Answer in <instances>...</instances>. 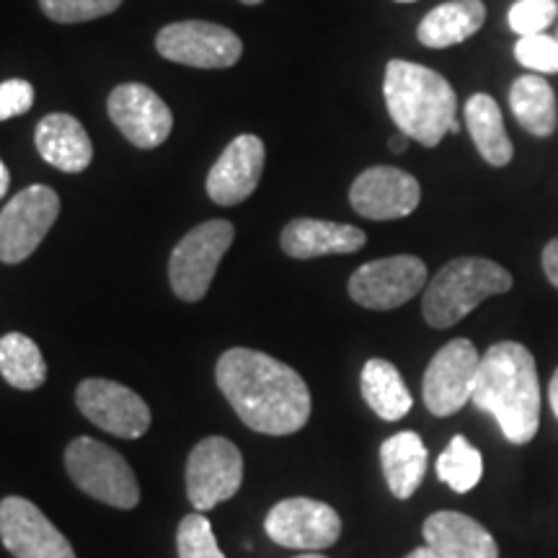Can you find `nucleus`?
I'll use <instances>...</instances> for the list:
<instances>
[{"label":"nucleus","mask_w":558,"mask_h":558,"mask_svg":"<svg viewBox=\"0 0 558 558\" xmlns=\"http://www.w3.org/2000/svg\"><path fill=\"white\" fill-rule=\"evenodd\" d=\"M215 380L235 414L259 435H295L311 418V390L290 365L259 349L233 347L218 360Z\"/></svg>","instance_id":"obj_1"},{"label":"nucleus","mask_w":558,"mask_h":558,"mask_svg":"<svg viewBox=\"0 0 558 558\" xmlns=\"http://www.w3.org/2000/svg\"><path fill=\"white\" fill-rule=\"evenodd\" d=\"M473 407L499 422L512 445H527L541 427L538 365L520 341H499L481 354L473 380Z\"/></svg>","instance_id":"obj_2"},{"label":"nucleus","mask_w":558,"mask_h":558,"mask_svg":"<svg viewBox=\"0 0 558 558\" xmlns=\"http://www.w3.org/2000/svg\"><path fill=\"white\" fill-rule=\"evenodd\" d=\"M383 96L399 132L422 143L424 148H437L448 132H460L456 90L437 70L409 60H390Z\"/></svg>","instance_id":"obj_3"},{"label":"nucleus","mask_w":558,"mask_h":558,"mask_svg":"<svg viewBox=\"0 0 558 558\" xmlns=\"http://www.w3.org/2000/svg\"><path fill=\"white\" fill-rule=\"evenodd\" d=\"M512 290V275L497 262L460 256L445 264L424 288L422 313L432 329H450L476 311L486 298Z\"/></svg>","instance_id":"obj_4"},{"label":"nucleus","mask_w":558,"mask_h":558,"mask_svg":"<svg viewBox=\"0 0 558 558\" xmlns=\"http://www.w3.org/2000/svg\"><path fill=\"white\" fill-rule=\"evenodd\" d=\"M65 469L73 484L90 499L117 509L140 505V484L135 471L120 452L94 437H78L68 445Z\"/></svg>","instance_id":"obj_5"},{"label":"nucleus","mask_w":558,"mask_h":558,"mask_svg":"<svg viewBox=\"0 0 558 558\" xmlns=\"http://www.w3.org/2000/svg\"><path fill=\"white\" fill-rule=\"evenodd\" d=\"M235 228L228 220H207L192 228L171 251L169 279L173 295L184 303H199L213 284L222 256L233 246Z\"/></svg>","instance_id":"obj_6"},{"label":"nucleus","mask_w":558,"mask_h":558,"mask_svg":"<svg viewBox=\"0 0 558 558\" xmlns=\"http://www.w3.org/2000/svg\"><path fill=\"white\" fill-rule=\"evenodd\" d=\"M60 215L58 192L45 184L21 190L0 213V262H26Z\"/></svg>","instance_id":"obj_7"},{"label":"nucleus","mask_w":558,"mask_h":558,"mask_svg":"<svg viewBox=\"0 0 558 558\" xmlns=\"http://www.w3.org/2000/svg\"><path fill=\"white\" fill-rule=\"evenodd\" d=\"M427 288V264L418 256L399 254L367 262L349 277V298L362 308L393 311Z\"/></svg>","instance_id":"obj_8"},{"label":"nucleus","mask_w":558,"mask_h":558,"mask_svg":"<svg viewBox=\"0 0 558 558\" xmlns=\"http://www.w3.org/2000/svg\"><path fill=\"white\" fill-rule=\"evenodd\" d=\"M243 484V456L226 437H207L194 445L186 460V497L197 512H209L233 499Z\"/></svg>","instance_id":"obj_9"},{"label":"nucleus","mask_w":558,"mask_h":558,"mask_svg":"<svg viewBox=\"0 0 558 558\" xmlns=\"http://www.w3.org/2000/svg\"><path fill=\"white\" fill-rule=\"evenodd\" d=\"M156 50L179 65L222 70L233 68L243 54V41L228 26L209 21H179L158 32Z\"/></svg>","instance_id":"obj_10"},{"label":"nucleus","mask_w":558,"mask_h":558,"mask_svg":"<svg viewBox=\"0 0 558 558\" xmlns=\"http://www.w3.org/2000/svg\"><path fill=\"white\" fill-rule=\"evenodd\" d=\"M264 530L277 546L318 554L339 541L341 518L326 501L292 497L269 509Z\"/></svg>","instance_id":"obj_11"},{"label":"nucleus","mask_w":558,"mask_h":558,"mask_svg":"<svg viewBox=\"0 0 558 558\" xmlns=\"http://www.w3.org/2000/svg\"><path fill=\"white\" fill-rule=\"evenodd\" d=\"M481 354L471 339H452L432 357L424 373V407L435 416L458 414L473 396Z\"/></svg>","instance_id":"obj_12"},{"label":"nucleus","mask_w":558,"mask_h":558,"mask_svg":"<svg viewBox=\"0 0 558 558\" xmlns=\"http://www.w3.org/2000/svg\"><path fill=\"white\" fill-rule=\"evenodd\" d=\"M75 403L90 424L109 435L135 439L150 429V409L135 390L117 380L88 378L75 390Z\"/></svg>","instance_id":"obj_13"},{"label":"nucleus","mask_w":558,"mask_h":558,"mask_svg":"<svg viewBox=\"0 0 558 558\" xmlns=\"http://www.w3.org/2000/svg\"><path fill=\"white\" fill-rule=\"evenodd\" d=\"M109 120L140 150H153L169 140L173 114L156 90L143 83H122L109 94Z\"/></svg>","instance_id":"obj_14"},{"label":"nucleus","mask_w":558,"mask_h":558,"mask_svg":"<svg viewBox=\"0 0 558 558\" xmlns=\"http://www.w3.org/2000/svg\"><path fill=\"white\" fill-rule=\"evenodd\" d=\"M0 541L13 558H75L65 535L24 497L0 501Z\"/></svg>","instance_id":"obj_15"},{"label":"nucleus","mask_w":558,"mask_h":558,"mask_svg":"<svg viewBox=\"0 0 558 558\" xmlns=\"http://www.w3.org/2000/svg\"><path fill=\"white\" fill-rule=\"evenodd\" d=\"M422 186L411 173L393 166H373L354 179L349 205L367 220H401L414 213Z\"/></svg>","instance_id":"obj_16"},{"label":"nucleus","mask_w":558,"mask_h":558,"mask_svg":"<svg viewBox=\"0 0 558 558\" xmlns=\"http://www.w3.org/2000/svg\"><path fill=\"white\" fill-rule=\"evenodd\" d=\"M264 148L262 137L239 135L228 148L220 153L215 166L207 173V194L215 205L233 207L246 202L259 186L264 173Z\"/></svg>","instance_id":"obj_17"},{"label":"nucleus","mask_w":558,"mask_h":558,"mask_svg":"<svg viewBox=\"0 0 558 558\" xmlns=\"http://www.w3.org/2000/svg\"><path fill=\"white\" fill-rule=\"evenodd\" d=\"M367 243L365 230L347 222L298 218L284 226L279 246L292 259H318L331 254H354Z\"/></svg>","instance_id":"obj_18"},{"label":"nucleus","mask_w":558,"mask_h":558,"mask_svg":"<svg viewBox=\"0 0 558 558\" xmlns=\"http://www.w3.org/2000/svg\"><path fill=\"white\" fill-rule=\"evenodd\" d=\"M427 546L445 558H499L494 535L463 512H435L422 527Z\"/></svg>","instance_id":"obj_19"},{"label":"nucleus","mask_w":558,"mask_h":558,"mask_svg":"<svg viewBox=\"0 0 558 558\" xmlns=\"http://www.w3.org/2000/svg\"><path fill=\"white\" fill-rule=\"evenodd\" d=\"M39 156L58 171L81 173L90 166L94 145L88 132L73 114H47L34 132Z\"/></svg>","instance_id":"obj_20"},{"label":"nucleus","mask_w":558,"mask_h":558,"mask_svg":"<svg viewBox=\"0 0 558 558\" xmlns=\"http://www.w3.org/2000/svg\"><path fill=\"white\" fill-rule=\"evenodd\" d=\"M427 445L416 432H399V435L388 437L380 448L383 473H386V484L396 499L414 497V492L427 476Z\"/></svg>","instance_id":"obj_21"},{"label":"nucleus","mask_w":558,"mask_h":558,"mask_svg":"<svg viewBox=\"0 0 558 558\" xmlns=\"http://www.w3.org/2000/svg\"><path fill=\"white\" fill-rule=\"evenodd\" d=\"M486 21V5L481 0H450L437 5L422 19L416 29V39L432 50L460 45L471 39Z\"/></svg>","instance_id":"obj_22"},{"label":"nucleus","mask_w":558,"mask_h":558,"mask_svg":"<svg viewBox=\"0 0 558 558\" xmlns=\"http://www.w3.org/2000/svg\"><path fill=\"white\" fill-rule=\"evenodd\" d=\"M509 109L514 120L535 137H550L558 128L556 94L543 75H520L509 88Z\"/></svg>","instance_id":"obj_23"},{"label":"nucleus","mask_w":558,"mask_h":558,"mask_svg":"<svg viewBox=\"0 0 558 558\" xmlns=\"http://www.w3.org/2000/svg\"><path fill=\"white\" fill-rule=\"evenodd\" d=\"M465 128L476 145L481 158L486 160L494 169H501L512 160L514 150L509 143V135L505 130V120H501L499 104L488 94H473L465 101Z\"/></svg>","instance_id":"obj_24"},{"label":"nucleus","mask_w":558,"mask_h":558,"mask_svg":"<svg viewBox=\"0 0 558 558\" xmlns=\"http://www.w3.org/2000/svg\"><path fill=\"white\" fill-rule=\"evenodd\" d=\"M360 386L367 407L386 422H399L414 407V399H411L399 367L388 360H367L362 367Z\"/></svg>","instance_id":"obj_25"},{"label":"nucleus","mask_w":558,"mask_h":558,"mask_svg":"<svg viewBox=\"0 0 558 558\" xmlns=\"http://www.w3.org/2000/svg\"><path fill=\"white\" fill-rule=\"evenodd\" d=\"M0 375L19 390H37L47 380V362L37 341L26 333L11 331L0 337Z\"/></svg>","instance_id":"obj_26"},{"label":"nucleus","mask_w":558,"mask_h":558,"mask_svg":"<svg viewBox=\"0 0 558 558\" xmlns=\"http://www.w3.org/2000/svg\"><path fill=\"white\" fill-rule=\"evenodd\" d=\"M437 476L452 492L469 494L484 476V458L463 435H456L437 460Z\"/></svg>","instance_id":"obj_27"},{"label":"nucleus","mask_w":558,"mask_h":558,"mask_svg":"<svg viewBox=\"0 0 558 558\" xmlns=\"http://www.w3.org/2000/svg\"><path fill=\"white\" fill-rule=\"evenodd\" d=\"M177 548L179 558H226L215 538V530L202 512H194L181 520L177 530Z\"/></svg>","instance_id":"obj_28"},{"label":"nucleus","mask_w":558,"mask_h":558,"mask_svg":"<svg viewBox=\"0 0 558 558\" xmlns=\"http://www.w3.org/2000/svg\"><path fill=\"white\" fill-rule=\"evenodd\" d=\"M124 0H39V9L54 24H83L114 13Z\"/></svg>","instance_id":"obj_29"},{"label":"nucleus","mask_w":558,"mask_h":558,"mask_svg":"<svg viewBox=\"0 0 558 558\" xmlns=\"http://www.w3.org/2000/svg\"><path fill=\"white\" fill-rule=\"evenodd\" d=\"M509 29L520 37L546 34V29L558 19L556 0H518L509 9Z\"/></svg>","instance_id":"obj_30"},{"label":"nucleus","mask_w":558,"mask_h":558,"mask_svg":"<svg viewBox=\"0 0 558 558\" xmlns=\"http://www.w3.org/2000/svg\"><path fill=\"white\" fill-rule=\"evenodd\" d=\"M514 58L522 68L533 70L538 75L558 73V39L548 34H533V37H520L514 45Z\"/></svg>","instance_id":"obj_31"},{"label":"nucleus","mask_w":558,"mask_h":558,"mask_svg":"<svg viewBox=\"0 0 558 558\" xmlns=\"http://www.w3.org/2000/svg\"><path fill=\"white\" fill-rule=\"evenodd\" d=\"M34 107V86L24 78L0 83V122L26 114Z\"/></svg>","instance_id":"obj_32"},{"label":"nucleus","mask_w":558,"mask_h":558,"mask_svg":"<svg viewBox=\"0 0 558 558\" xmlns=\"http://www.w3.org/2000/svg\"><path fill=\"white\" fill-rule=\"evenodd\" d=\"M543 271H546L548 282L558 290V239L548 241V246L543 248Z\"/></svg>","instance_id":"obj_33"},{"label":"nucleus","mask_w":558,"mask_h":558,"mask_svg":"<svg viewBox=\"0 0 558 558\" xmlns=\"http://www.w3.org/2000/svg\"><path fill=\"white\" fill-rule=\"evenodd\" d=\"M409 135H403V132H399V135H393L388 140V148L396 153V156H401V153H407V148H409Z\"/></svg>","instance_id":"obj_34"},{"label":"nucleus","mask_w":558,"mask_h":558,"mask_svg":"<svg viewBox=\"0 0 558 558\" xmlns=\"http://www.w3.org/2000/svg\"><path fill=\"white\" fill-rule=\"evenodd\" d=\"M548 401H550V409H554V414H556V418H558V369L554 373V378H550Z\"/></svg>","instance_id":"obj_35"},{"label":"nucleus","mask_w":558,"mask_h":558,"mask_svg":"<svg viewBox=\"0 0 558 558\" xmlns=\"http://www.w3.org/2000/svg\"><path fill=\"white\" fill-rule=\"evenodd\" d=\"M407 558H445V556L437 554V550L432 548V546H422V548L411 550V554H409Z\"/></svg>","instance_id":"obj_36"},{"label":"nucleus","mask_w":558,"mask_h":558,"mask_svg":"<svg viewBox=\"0 0 558 558\" xmlns=\"http://www.w3.org/2000/svg\"><path fill=\"white\" fill-rule=\"evenodd\" d=\"M9 184H11V173L5 169L3 160H0V199H3L5 192H9Z\"/></svg>","instance_id":"obj_37"},{"label":"nucleus","mask_w":558,"mask_h":558,"mask_svg":"<svg viewBox=\"0 0 558 558\" xmlns=\"http://www.w3.org/2000/svg\"><path fill=\"white\" fill-rule=\"evenodd\" d=\"M295 558H326V556H320V554H300Z\"/></svg>","instance_id":"obj_38"},{"label":"nucleus","mask_w":558,"mask_h":558,"mask_svg":"<svg viewBox=\"0 0 558 558\" xmlns=\"http://www.w3.org/2000/svg\"><path fill=\"white\" fill-rule=\"evenodd\" d=\"M241 3H246V5H259V3H264V0H241Z\"/></svg>","instance_id":"obj_39"},{"label":"nucleus","mask_w":558,"mask_h":558,"mask_svg":"<svg viewBox=\"0 0 558 558\" xmlns=\"http://www.w3.org/2000/svg\"><path fill=\"white\" fill-rule=\"evenodd\" d=\"M396 3H416V0H396Z\"/></svg>","instance_id":"obj_40"},{"label":"nucleus","mask_w":558,"mask_h":558,"mask_svg":"<svg viewBox=\"0 0 558 558\" xmlns=\"http://www.w3.org/2000/svg\"><path fill=\"white\" fill-rule=\"evenodd\" d=\"M556 39H558V37H556Z\"/></svg>","instance_id":"obj_41"}]
</instances>
